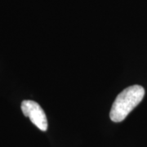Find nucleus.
<instances>
[{
  "instance_id": "1",
  "label": "nucleus",
  "mask_w": 147,
  "mask_h": 147,
  "mask_svg": "<svg viewBox=\"0 0 147 147\" xmlns=\"http://www.w3.org/2000/svg\"><path fill=\"white\" fill-rule=\"evenodd\" d=\"M145 96V89L140 85H133L122 91L114 101L110 118L115 123L123 121L131 110L140 104Z\"/></svg>"
},
{
  "instance_id": "2",
  "label": "nucleus",
  "mask_w": 147,
  "mask_h": 147,
  "mask_svg": "<svg viewBox=\"0 0 147 147\" xmlns=\"http://www.w3.org/2000/svg\"><path fill=\"white\" fill-rule=\"evenodd\" d=\"M21 110L24 115L30 118V119L35 126L41 131H47V119L42 108L34 100H23L21 103Z\"/></svg>"
}]
</instances>
